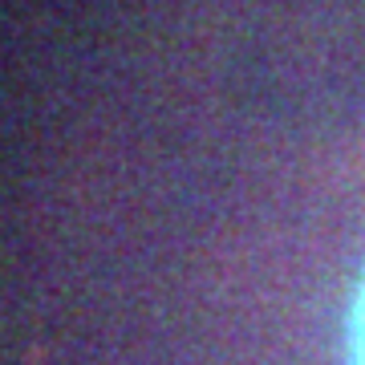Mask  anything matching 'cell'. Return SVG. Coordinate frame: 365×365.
I'll return each instance as SVG.
<instances>
[{"instance_id": "cell-1", "label": "cell", "mask_w": 365, "mask_h": 365, "mask_svg": "<svg viewBox=\"0 0 365 365\" xmlns=\"http://www.w3.org/2000/svg\"><path fill=\"white\" fill-rule=\"evenodd\" d=\"M353 365H365V284L357 292V309H353Z\"/></svg>"}]
</instances>
